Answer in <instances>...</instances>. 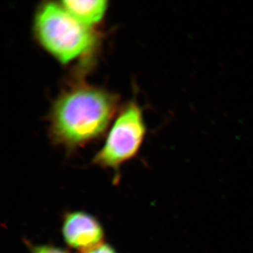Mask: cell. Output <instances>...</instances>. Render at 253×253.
Returning a JSON list of instances; mask_svg holds the SVG:
<instances>
[{
	"mask_svg": "<svg viewBox=\"0 0 253 253\" xmlns=\"http://www.w3.org/2000/svg\"><path fill=\"white\" fill-rule=\"evenodd\" d=\"M118 96L79 83L63 91L49 116L51 141L68 151L85 146L106 132L117 111Z\"/></svg>",
	"mask_w": 253,
	"mask_h": 253,
	"instance_id": "1",
	"label": "cell"
},
{
	"mask_svg": "<svg viewBox=\"0 0 253 253\" xmlns=\"http://www.w3.org/2000/svg\"><path fill=\"white\" fill-rule=\"evenodd\" d=\"M36 41L51 56L68 64L94 49L97 36L61 4L46 2L37 10L33 22Z\"/></svg>",
	"mask_w": 253,
	"mask_h": 253,
	"instance_id": "2",
	"label": "cell"
},
{
	"mask_svg": "<svg viewBox=\"0 0 253 253\" xmlns=\"http://www.w3.org/2000/svg\"><path fill=\"white\" fill-rule=\"evenodd\" d=\"M146 134L142 110L131 101L120 111L104 146L93 158V165L119 173L122 166L135 157Z\"/></svg>",
	"mask_w": 253,
	"mask_h": 253,
	"instance_id": "3",
	"label": "cell"
},
{
	"mask_svg": "<svg viewBox=\"0 0 253 253\" xmlns=\"http://www.w3.org/2000/svg\"><path fill=\"white\" fill-rule=\"evenodd\" d=\"M61 234L68 247L80 253L105 242V231L101 221L85 211L65 212L61 223Z\"/></svg>",
	"mask_w": 253,
	"mask_h": 253,
	"instance_id": "4",
	"label": "cell"
},
{
	"mask_svg": "<svg viewBox=\"0 0 253 253\" xmlns=\"http://www.w3.org/2000/svg\"><path fill=\"white\" fill-rule=\"evenodd\" d=\"M108 3V1L105 0H65L61 1L64 9L73 17L91 28L99 23L104 17L109 6Z\"/></svg>",
	"mask_w": 253,
	"mask_h": 253,
	"instance_id": "5",
	"label": "cell"
},
{
	"mask_svg": "<svg viewBox=\"0 0 253 253\" xmlns=\"http://www.w3.org/2000/svg\"><path fill=\"white\" fill-rule=\"evenodd\" d=\"M30 253H71L68 250L51 244L32 245L28 243Z\"/></svg>",
	"mask_w": 253,
	"mask_h": 253,
	"instance_id": "6",
	"label": "cell"
},
{
	"mask_svg": "<svg viewBox=\"0 0 253 253\" xmlns=\"http://www.w3.org/2000/svg\"><path fill=\"white\" fill-rule=\"evenodd\" d=\"M83 253H118L116 249L109 243L104 242L102 244L93 248L89 251Z\"/></svg>",
	"mask_w": 253,
	"mask_h": 253,
	"instance_id": "7",
	"label": "cell"
}]
</instances>
